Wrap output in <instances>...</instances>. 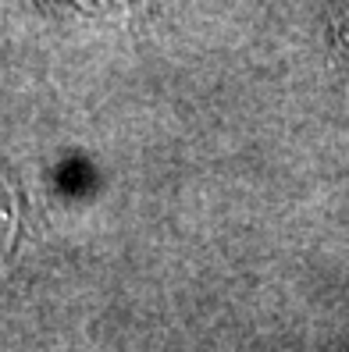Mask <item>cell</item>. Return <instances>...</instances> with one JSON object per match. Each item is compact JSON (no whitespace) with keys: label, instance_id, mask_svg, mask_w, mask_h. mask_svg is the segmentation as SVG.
Here are the masks:
<instances>
[{"label":"cell","instance_id":"6da1fadb","mask_svg":"<svg viewBox=\"0 0 349 352\" xmlns=\"http://www.w3.org/2000/svg\"><path fill=\"white\" fill-rule=\"evenodd\" d=\"M22 242V196L14 185L0 175V278L8 274V267Z\"/></svg>","mask_w":349,"mask_h":352}]
</instances>
